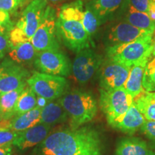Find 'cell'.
<instances>
[{"label": "cell", "mask_w": 155, "mask_h": 155, "mask_svg": "<svg viewBox=\"0 0 155 155\" xmlns=\"http://www.w3.org/2000/svg\"><path fill=\"white\" fill-rule=\"evenodd\" d=\"M99 132L94 128L81 127L50 134L38 145L37 155H102Z\"/></svg>", "instance_id": "1"}, {"label": "cell", "mask_w": 155, "mask_h": 155, "mask_svg": "<svg viewBox=\"0 0 155 155\" xmlns=\"http://www.w3.org/2000/svg\"><path fill=\"white\" fill-rule=\"evenodd\" d=\"M58 101L66 111L70 128L72 129H76L92 121L96 115V100L88 92L74 90L67 92Z\"/></svg>", "instance_id": "2"}, {"label": "cell", "mask_w": 155, "mask_h": 155, "mask_svg": "<svg viewBox=\"0 0 155 155\" xmlns=\"http://www.w3.org/2000/svg\"><path fill=\"white\" fill-rule=\"evenodd\" d=\"M47 7V0H33L28 4L20 19L9 32L10 48L30 41L41 22Z\"/></svg>", "instance_id": "3"}, {"label": "cell", "mask_w": 155, "mask_h": 155, "mask_svg": "<svg viewBox=\"0 0 155 155\" xmlns=\"http://www.w3.org/2000/svg\"><path fill=\"white\" fill-rule=\"evenodd\" d=\"M154 33L141 37L132 42L109 46L106 49L108 59L132 67L146 58H152Z\"/></svg>", "instance_id": "4"}, {"label": "cell", "mask_w": 155, "mask_h": 155, "mask_svg": "<svg viewBox=\"0 0 155 155\" xmlns=\"http://www.w3.org/2000/svg\"><path fill=\"white\" fill-rule=\"evenodd\" d=\"M133 102L134 98L124 87L109 91L100 89V108L111 127L123 118Z\"/></svg>", "instance_id": "5"}, {"label": "cell", "mask_w": 155, "mask_h": 155, "mask_svg": "<svg viewBox=\"0 0 155 155\" xmlns=\"http://www.w3.org/2000/svg\"><path fill=\"white\" fill-rule=\"evenodd\" d=\"M28 86L36 96L49 101L59 99L68 92L69 83L64 77L35 71L27 81Z\"/></svg>", "instance_id": "6"}, {"label": "cell", "mask_w": 155, "mask_h": 155, "mask_svg": "<svg viewBox=\"0 0 155 155\" xmlns=\"http://www.w3.org/2000/svg\"><path fill=\"white\" fill-rule=\"evenodd\" d=\"M56 28L65 45L75 53L90 47L91 38L78 21L58 15Z\"/></svg>", "instance_id": "7"}, {"label": "cell", "mask_w": 155, "mask_h": 155, "mask_svg": "<svg viewBox=\"0 0 155 155\" xmlns=\"http://www.w3.org/2000/svg\"><path fill=\"white\" fill-rule=\"evenodd\" d=\"M56 22L55 10L48 6L41 22L30 40L38 53L45 50H59Z\"/></svg>", "instance_id": "8"}, {"label": "cell", "mask_w": 155, "mask_h": 155, "mask_svg": "<svg viewBox=\"0 0 155 155\" xmlns=\"http://www.w3.org/2000/svg\"><path fill=\"white\" fill-rule=\"evenodd\" d=\"M104 63L101 55L91 47L81 50L76 53L72 64V72L75 80L80 84H85L99 71Z\"/></svg>", "instance_id": "9"}, {"label": "cell", "mask_w": 155, "mask_h": 155, "mask_svg": "<svg viewBox=\"0 0 155 155\" xmlns=\"http://www.w3.org/2000/svg\"><path fill=\"white\" fill-rule=\"evenodd\" d=\"M35 66L41 73L67 77L72 72V64L69 58L60 50H45L38 53Z\"/></svg>", "instance_id": "10"}, {"label": "cell", "mask_w": 155, "mask_h": 155, "mask_svg": "<svg viewBox=\"0 0 155 155\" xmlns=\"http://www.w3.org/2000/svg\"><path fill=\"white\" fill-rule=\"evenodd\" d=\"M30 77L28 71L11 59L0 63V95L27 85Z\"/></svg>", "instance_id": "11"}, {"label": "cell", "mask_w": 155, "mask_h": 155, "mask_svg": "<svg viewBox=\"0 0 155 155\" xmlns=\"http://www.w3.org/2000/svg\"><path fill=\"white\" fill-rule=\"evenodd\" d=\"M131 68L110 60L103 63L98 71L101 88L109 91L124 87Z\"/></svg>", "instance_id": "12"}, {"label": "cell", "mask_w": 155, "mask_h": 155, "mask_svg": "<svg viewBox=\"0 0 155 155\" xmlns=\"http://www.w3.org/2000/svg\"><path fill=\"white\" fill-rule=\"evenodd\" d=\"M62 17L75 19L81 22L91 38L100 25L99 19L89 7H85L81 0L62 6L59 15Z\"/></svg>", "instance_id": "13"}, {"label": "cell", "mask_w": 155, "mask_h": 155, "mask_svg": "<svg viewBox=\"0 0 155 155\" xmlns=\"http://www.w3.org/2000/svg\"><path fill=\"white\" fill-rule=\"evenodd\" d=\"M50 129L51 127L40 123L19 133L12 144L21 152H24L40 144L50 134Z\"/></svg>", "instance_id": "14"}, {"label": "cell", "mask_w": 155, "mask_h": 155, "mask_svg": "<svg viewBox=\"0 0 155 155\" xmlns=\"http://www.w3.org/2000/svg\"><path fill=\"white\" fill-rule=\"evenodd\" d=\"M154 33L149 30H141L128 22H120L112 27L108 35V42L111 45L127 43L141 37Z\"/></svg>", "instance_id": "15"}, {"label": "cell", "mask_w": 155, "mask_h": 155, "mask_svg": "<svg viewBox=\"0 0 155 155\" xmlns=\"http://www.w3.org/2000/svg\"><path fill=\"white\" fill-rule=\"evenodd\" d=\"M146 119L144 116L133 102L123 118L111 127L123 133L133 134L141 129Z\"/></svg>", "instance_id": "16"}, {"label": "cell", "mask_w": 155, "mask_h": 155, "mask_svg": "<svg viewBox=\"0 0 155 155\" xmlns=\"http://www.w3.org/2000/svg\"><path fill=\"white\" fill-rule=\"evenodd\" d=\"M150 60V58H149L141 60L139 63L134 65L129 71V76L124 88L134 98L144 91L142 85L143 77L145 67Z\"/></svg>", "instance_id": "17"}, {"label": "cell", "mask_w": 155, "mask_h": 155, "mask_svg": "<svg viewBox=\"0 0 155 155\" xmlns=\"http://www.w3.org/2000/svg\"><path fill=\"white\" fill-rule=\"evenodd\" d=\"M116 155H155L147 143L137 137H125L120 139L116 146Z\"/></svg>", "instance_id": "18"}, {"label": "cell", "mask_w": 155, "mask_h": 155, "mask_svg": "<svg viewBox=\"0 0 155 155\" xmlns=\"http://www.w3.org/2000/svg\"><path fill=\"white\" fill-rule=\"evenodd\" d=\"M68 120L66 111L58 99L55 101H50L41 110L40 124L53 127L55 124L63 123Z\"/></svg>", "instance_id": "19"}, {"label": "cell", "mask_w": 155, "mask_h": 155, "mask_svg": "<svg viewBox=\"0 0 155 155\" xmlns=\"http://www.w3.org/2000/svg\"><path fill=\"white\" fill-rule=\"evenodd\" d=\"M41 110L36 106L26 113L13 117L10 119V129L17 132H22L40 124Z\"/></svg>", "instance_id": "20"}, {"label": "cell", "mask_w": 155, "mask_h": 155, "mask_svg": "<svg viewBox=\"0 0 155 155\" xmlns=\"http://www.w3.org/2000/svg\"><path fill=\"white\" fill-rule=\"evenodd\" d=\"M26 86L27 85H25L14 91L0 95V113L2 120H9L14 117L15 105Z\"/></svg>", "instance_id": "21"}, {"label": "cell", "mask_w": 155, "mask_h": 155, "mask_svg": "<svg viewBox=\"0 0 155 155\" xmlns=\"http://www.w3.org/2000/svg\"><path fill=\"white\" fill-rule=\"evenodd\" d=\"M38 55V52L30 41L10 48L9 51V59L15 63L22 65L23 63H28L34 61Z\"/></svg>", "instance_id": "22"}, {"label": "cell", "mask_w": 155, "mask_h": 155, "mask_svg": "<svg viewBox=\"0 0 155 155\" xmlns=\"http://www.w3.org/2000/svg\"><path fill=\"white\" fill-rule=\"evenodd\" d=\"M139 111L148 121H155V92L144 91L134 98Z\"/></svg>", "instance_id": "23"}, {"label": "cell", "mask_w": 155, "mask_h": 155, "mask_svg": "<svg viewBox=\"0 0 155 155\" xmlns=\"http://www.w3.org/2000/svg\"><path fill=\"white\" fill-rule=\"evenodd\" d=\"M126 19L128 23L136 28L153 32H154L155 23L151 19L147 13L141 12L129 7V12L126 16Z\"/></svg>", "instance_id": "24"}, {"label": "cell", "mask_w": 155, "mask_h": 155, "mask_svg": "<svg viewBox=\"0 0 155 155\" xmlns=\"http://www.w3.org/2000/svg\"><path fill=\"white\" fill-rule=\"evenodd\" d=\"M121 2L122 0H93L89 8L101 22L119 8Z\"/></svg>", "instance_id": "25"}, {"label": "cell", "mask_w": 155, "mask_h": 155, "mask_svg": "<svg viewBox=\"0 0 155 155\" xmlns=\"http://www.w3.org/2000/svg\"><path fill=\"white\" fill-rule=\"evenodd\" d=\"M37 105V96L28 86L19 96L15 107V116L21 115L33 109ZM14 116V117H15Z\"/></svg>", "instance_id": "26"}, {"label": "cell", "mask_w": 155, "mask_h": 155, "mask_svg": "<svg viewBox=\"0 0 155 155\" xmlns=\"http://www.w3.org/2000/svg\"><path fill=\"white\" fill-rule=\"evenodd\" d=\"M142 85L145 91L155 92V57L150 59L145 67Z\"/></svg>", "instance_id": "27"}, {"label": "cell", "mask_w": 155, "mask_h": 155, "mask_svg": "<svg viewBox=\"0 0 155 155\" xmlns=\"http://www.w3.org/2000/svg\"><path fill=\"white\" fill-rule=\"evenodd\" d=\"M13 27L14 26L10 19L9 13L0 9V35H9Z\"/></svg>", "instance_id": "28"}, {"label": "cell", "mask_w": 155, "mask_h": 155, "mask_svg": "<svg viewBox=\"0 0 155 155\" xmlns=\"http://www.w3.org/2000/svg\"><path fill=\"white\" fill-rule=\"evenodd\" d=\"M20 132L12 130L0 129V147L7 144H12V141L18 137Z\"/></svg>", "instance_id": "29"}, {"label": "cell", "mask_w": 155, "mask_h": 155, "mask_svg": "<svg viewBox=\"0 0 155 155\" xmlns=\"http://www.w3.org/2000/svg\"><path fill=\"white\" fill-rule=\"evenodd\" d=\"M26 0H0V9L4 11L14 12L18 9Z\"/></svg>", "instance_id": "30"}, {"label": "cell", "mask_w": 155, "mask_h": 155, "mask_svg": "<svg viewBox=\"0 0 155 155\" xmlns=\"http://www.w3.org/2000/svg\"><path fill=\"white\" fill-rule=\"evenodd\" d=\"M140 130L149 139L155 141V121L146 120Z\"/></svg>", "instance_id": "31"}, {"label": "cell", "mask_w": 155, "mask_h": 155, "mask_svg": "<svg viewBox=\"0 0 155 155\" xmlns=\"http://www.w3.org/2000/svg\"><path fill=\"white\" fill-rule=\"evenodd\" d=\"M130 7L141 12L148 13L150 0H129Z\"/></svg>", "instance_id": "32"}, {"label": "cell", "mask_w": 155, "mask_h": 155, "mask_svg": "<svg viewBox=\"0 0 155 155\" xmlns=\"http://www.w3.org/2000/svg\"><path fill=\"white\" fill-rule=\"evenodd\" d=\"M9 35H0V61L3 59L8 50L10 49Z\"/></svg>", "instance_id": "33"}, {"label": "cell", "mask_w": 155, "mask_h": 155, "mask_svg": "<svg viewBox=\"0 0 155 155\" xmlns=\"http://www.w3.org/2000/svg\"><path fill=\"white\" fill-rule=\"evenodd\" d=\"M147 14L150 16L151 19L155 23V0H150L149 10Z\"/></svg>", "instance_id": "34"}, {"label": "cell", "mask_w": 155, "mask_h": 155, "mask_svg": "<svg viewBox=\"0 0 155 155\" xmlns=\"http://www.w3.org/2000/svg\"><path fill=\"white\" fill-rule=\"evenodd\" d=\"M12 144H7L0 147V155H12Z\"/></svg>", "instance_id": "35"}, {"label": "cell", "mask_w": 155, "mask_h": 155, "mask_svg": "<svg viewBox=\"0 0 155 155\" xmlns=\"http://www.w3.org/2000/svg\"><path fill=\"white\" fill-rule=\"evenodd\" d=\"M49 102V101L46 99V98L37 96V107L41 108L42 109V108H43Z\"/></svg>", "instance_id": "36"}, {"label": "cell", "mask_w": 155, "mask_h": 155, "mask_svg": "<svg viewBox=\"0 0 155 155\" xmlns=\"http://www.w3.org/2000/svg\"><path fill=\"white\" fill-rule=\"evenodd\" d=\"M152 57H155V41L152 42Z\"/></svg>", "instance_id": "37"}, {"label": "cell", "mask_w": 155, "mask_h": 155, "mask_svg": "<svg viewBox=\"0 0 155 155\" xmlns=\"http://www.w3.org/2000/svg\"><path fill=\"white\" fill-rule=\"evenodd\" d=\"M47 1H48V2H51V3L55 4V3H58V2H59L63 1V0H47Z\"/></svg>", "instance_id": "38"}, {"label": "cell", "mask_w": 155, "mask_h": 155, "mask_svg": "<svg viewBox=\"0 0 155 155\" xmlns=\"http://www.w3.org/2000/svg\"><path fill=\"white\" fill-rule=\"evenodd\" d=\"M32 1H33V0H26V1H25V4H27V3H28V2H30V3Z\"/></svg>", "instance_id": "39"}, {"label": "cell", "mask_w": 155, "mask_h": 155, "mask_svg": "<svg viewBox=\"0 0 155 155\" xmlns=\"http://www.w3.org/2000/svg\"><path fill=\"white\" fill-rule=\"evenodd\" d=\"M155 41V30L154 32V37H153V42Z\"/></svg>", "instance_id": "40"}, {"label": "cell", "mask_w": 155, "mask_h": 155, "mask_svg": "<svg viewBox=\"0 0 155 155\" xmlns=\"http://www.w3.org/2000/svg\"><path fill=\"white\" fill-rule=\"evenodd\" d=\"M2 116H1V113H0V121H2Z\"/></svg>", "instance_id": "41"}, {"label": "cell", "mask_w": 155, "mask_h": 155, "mask_svg": "<svg viewBox=\"0 0 155 155\" xmlns=\"http://www.w3.org/2000/svg\"><path fill=\"white\" fill-rule=\"evenodd\" d=\"M15 155H21V154H15Z\"/></svg>", "instance_id": "42"}]
</instances>
